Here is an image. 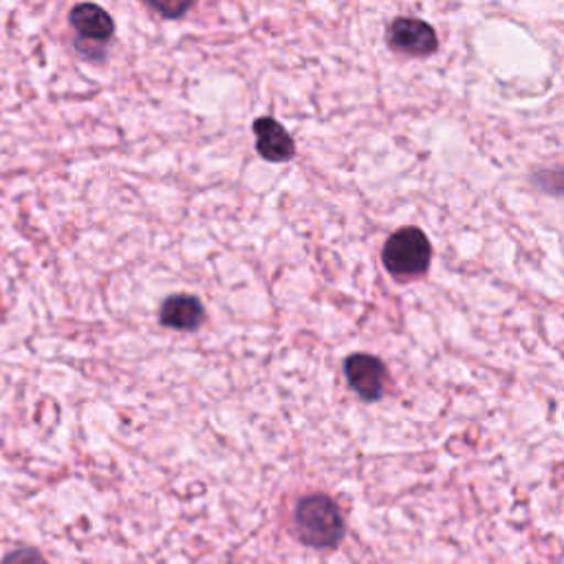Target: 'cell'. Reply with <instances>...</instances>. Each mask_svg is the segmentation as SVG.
<instances>
[{
	"label": "cell",
	"instance_id": "6da1fadb",
	"mask_svg": "<svg viewBox=\"0 0 564 564\" xmlns=\"http://www.w3.org/2000/svg\"><path fill=\"white\" fill-rule=\"evenodd\" d=\"M295 527L306 544L319 549L335 546L344 535L341 513L324 494H313L300 500L295 509Z\"/></svg>",
	"mask_w": 564,
	"mask_h": 564
},
{
	"label": "cell",
	"instance_id": "7a4b0ae2",
	"mask_svg": "<svg viewBox=\"0 0 564 564\" xmlns=\"http://www.w3.org/2000/svg\"><path fill=\"white\" fill-rule=\"evenodd\" d=\"M430 242L416 227H403L394 231L383 247V264L394 275H419L430 264Z\"/></svg>",
	"mask_w": 564,
	"mask_h": 564
},
{
	"label": "cell",
	"instance_id": "3957f363",
	"mask_svg": "<svg viewBox=\"0 0 564 564\" xmlns=\"http://www.w3.org/2000/svg\"><path fill=\"white\" fill-rule=\"evenodd\" d=\"M344 372L350 388L366 401H375L383 394L386 386V366L366 352L350 355L344 361Z\"/></svg>",
	"mask_w": 564,
	"mask_h": 564
},
{
	"label": "cell",
	"instance_id": "277c9868",
	"mask_svg": "<svg viewBox=\"0 0 564 564\" xmlns=\"http://www.w3.org/2000/svg\"><path fill=\"white\" fill-rule=\"evenodd\" d=\"M388 42L410 55H430L438 46L434 29L416 18H397L388 29Z\"/></svg>",
	"mask_w": 564,
	"mask_h": 564
},
{
	"label": "cell",
	"instance_id": "5b68a950",
	"mask_svg": "<svg viewBox=\"0 0 564 564\" xmlns=\"http://www.w3.org/2000/svg\"><path fill=\"white\" fill-rule=\"evenodd\" d=\"M68 18H70V24L77 31L79 40L104 44V42H108L112 37L115 22H112L110 13L104 11L99 4H93V2L75 4L70 9Z\"/></svg>",
	"mask_w": 564,
	"mask_h": 564
},
{
	"label": "cell",
	"instance_id": "8992f818",
	"mask_svg": "<svg viewBox=\"0 0 564 564\" xmlns=\"http://www.w3.org/2000/svg\"><path fill=\"white\" fill-rule=\"evenodd\" d=\"M253 132H256V148L260 152V156H264L267 161H289L295 152L293 139L289 137V132L271 117H260L253 123Z\"/></svg>",
	"mask_w": 564,
	"mask_h": 564
},
{
	"label": "cell",
	"instance_id": "52a82bcc",
	"mask_svg": "<svg viewBox=\"0 0 564 564\" xmlns=\"http://www.w3.org/2000/svg\"><path fill=\"white\" fill-rule=\"evenodd\" d=\"M205 308L198 297L194 295H170L159 311V322L167 328L176 330H194L203 324Z\"/></svg>",
	"mask_w": 564,
	"mask_h": 564
},
{
	"label": "cell",
	"instance_id": "ba28073f",
	"mask_svg": "<svg viewBox=\"0 0 564 564\" xmlns=\"http://www.w3.org/2000/svg\"><path fill=\"white\" fill-rule=\"evenodd\" d=\"M2 564H46V560L42 557L40 551L31 549V546H22V549L7 553Z\"/></svg>",
	"mask_w": 564,
	"mask_h": 564
},
{
	"label": "cell",
	"instance_id": "9c48e42d",
	"mask_svg": "<svg viewBox=\"0 0 564 564\" xmlns=\"http://www.w3.org/2000/svg\"><path fill=\"white\" fill-rule=\"evenodd\" d=\"M148 7L161 11V13H170V18L183 13L185 9H189V2H183V4H165V2H148Z\"/></svg>",
	"mask_w": 564,
	"mask_h": 564
}]
</instances>
